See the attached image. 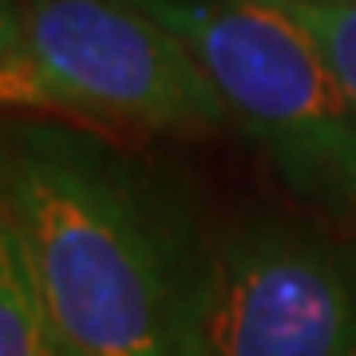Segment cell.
<instances>
[{
  "mask_svg": "<svg viewBox=\"0 0 356 356\" xmlns=\"http://www.w3.org/2000/svg\"><path fill=\"white\" fill-rule=\"evenodd\" d=\"M0 194L79 356H210L214 254L127 151L67 123H8Z\"/></svg>",
  "mask_w": 356,
  "mask_h": 356,
  "instance_id": "cell-1",
  "label": "cell"
},
{
  "mask_svg": "<svg viewBox=\"0 0 356 356\" xmlns=\"http://www.w3.org/2000/svg\"><path fill=\"white\" fill-rule=\"evenodd\" d=\"M175 32L214 83L229 123L281 182L356 229V103L305 28L269 0H131Z\"/></svg>",
  "mask_w": 356,
  "mask_h": 356,
  "instance_id": "cell-2",
  "label": "cell"
},
{
  "mask_svg": "<svg viewBox=\"0 0 356 356\" xmlns=\"http://www.w3.org/2000/svg\"><path fill=\"white\" fill-rule=\"evenodd\" d=\"M0 111L163 135H214L229 123L191 48L131 0H24V48L0 72Z\"/></svg>",
  "mask_w": 356,
  "mask_h": 356,
  "instance_id": "cell-3",
  "label": "cell"
},
{
  "mask_svg": "<svg viewBox=\"0 0 356 356\" xmlns=\"http://www.w3.org/2000/svg\"><path fill=\"white\" fill-rule=\"evenodd\" d=\"M210 356H356V234L254 218L222 238Z\"/></svg>",
  "mask_w": 356,
  "mask_h": 356,
  "instance_id": "cell-4",
  "label": "cell"
},
{
  "mask_svg": "<svg viewBox=\"0 0 356 356\" xmlns=\"http://www.w3.org/2000/svg\"><path fill=\"white\" fill-rule=\"evenodd\" d=\"M0 356H79L51 317V305L40 289V277L4 194H0Z\"/></svg>",
  "mask_w": 356,
  "mask_h": 356,
  "instance_id": "cell-5",
  "label": "cell"
},
{
  "mask_svg": "<svg viewBox=\"0 0 356 356\" xmlns=\"http://www.w3.org/2000/svg\"><path fill=\"white\" fill-rule=\"evenodd\" d=\"M305 28L356 103V0H269Z\"/></svg>",
  "mask_w": 356,
  "mask_h": 356,
  "instance_id": "cell-6",
  "label": "cell"
},
{
  "mask_svg": "<svg viewBox=\"0 0 356 356\" xmlns=\"http://www.w3.org/2000/svg\"><path fill=\"white\" fill-rule=\"evenodd\" d=\"M24 48V0H0V72Z\"/></svg>",
  "mask_w": 356,
  "mask_h": 356,
  "instance_id": "cell-7",
  "label": "cell"
}]
</instances>
